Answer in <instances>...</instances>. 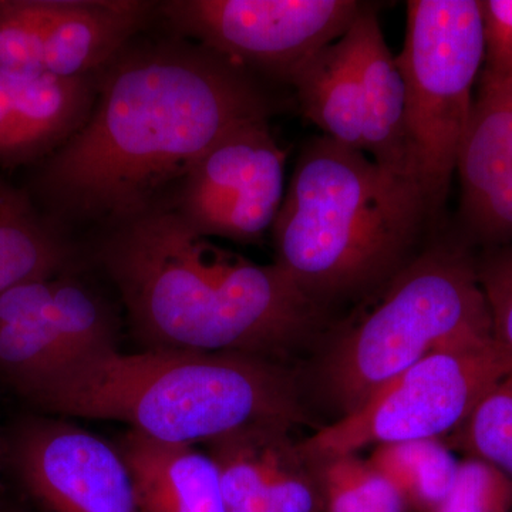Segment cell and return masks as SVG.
Here are the masks:
<instances>
[{"label": "cell", "instance_id": "obj_11", "mask_svg": "<svg viewBox=\"0 0 512 512\" xmlns=\"http://www.w3.org/2000/svg\"><path fill=\"white\" fill-rule=\"evenodd\" d=\"M9 457L26 493L46 512H143L120 448L74 424L23 421Z\"/></svg>", "mask_w": 512, "mask_h": 512}, {"label": "cell", "instance_id": "obj_23", "mask_svg": "<svg viewBox=\"0 0 512 512\" xmlns=\"http://www.w3.org/2000/svg\"><path fill=\"white\" fill-rule=\"evenodd\" d=\"M42 73L37 0H0V74L25 80Z\"/></svg>", "mask_w": 512, "mask_h": 512}, {"label": "cell", "instance_id": "obj_13", "mask_svg": "<svg viewBox=\"0 0 512 512\" xmlns=\"http://www.w3.org/2000/svg\"><path fill=\"white\" fill-rule=\"evenodd\" d=\"M456 171L468 237L484 248L512 244V83L478 79Z\"/></svg>", "mask_w": 512, "mask_h": 512}, {"label": "cell", "instance_id": "obj_7", "mask_svg": "<svg viewBox=\"0 0 512 512\" xmlns=\"http://www.w3.org/2000/svg\"><path fill=\"white\" fill-rule=\"evenodd\" d=\"M512 362L495 343L437 350L373 394L356 412L299 441L309 461L367 447L454 436Z\"/></svg>", "mask_w": 512, "mask_h": 512}, {"label": "cell", "instance_id": "obj_16", "mask_svg": "<svg viewBox=\"0 0 512 512\" xmlns=\"http://www.w3.org/2000/svg\"><path fill=\"white\" fill-rule=\"evenodd\" d=\"M117 447L130 467L143 512H228L220 470L210 454L133 430Z\"/></svg>", "mask_w": 512, "mask_h": 512}, {"label": "cell", "instance_id": "obj_10", "mask_svg": "<svg viewBox=\"0 0 512 512\" xmlns=\"http://www.w3.org/2000/svg\"><path fill=\"white\" fill-rule=\"evenodd\" d=\"M116 346L106 303L67 276L0 293V379L23 393L60 367Z\"/></svg>", "mask_w": 512, "mask_h": 512}, {"label": "cell", "instance_id": "obj_3", "mask_svg": "<svg viewBox=\"0 0 512 512\" xmlns=\"http://www.w3.org/2000/svg\"><path fill=\"white\" fill-rule=\"evenodd\" d=\"M20 396L46 412L121 421L148 439L205 444L259 423L305 420L296 377L274 360L235 353L117 346L73 360Z\"/></svg>", "mask_w": 512, "mask_h": 512}, {"label": "cell", "instance_id": "obj_26", "mask_svg": "<svg viewBox=\"0 0 512 512\" xmlns=\"http://www.w3.org/2000/svg\"><path fill=\"white\" fill-rule=\"evenodd\" d=\"M484 62L478 79L512 83V0L480 2Z\"/></svg>", "mask_w": 512, "mask_h": 512}, {"label": "cell", "instance_id": "obj_21", "mask_svg": "<svg viewBox=\"0 0 512 512\" xmlns=\"http://www.w3.org/2000/svg\"><path fill=\"white\" fill-rule=\"evenodd\" d=\"M311 464L325 512H409L393 485L357 454Z\"/></svg>", "mask_w": 512, "mask_h": 512}, {"label": "cell", "instance_id": "obj_18", "mask_svg": "<svg viewBox=\"0 0 512 512\" xmlns=\"http://www.w3.org/2000/svg\"><path fill=\"white\" fill-rule=\"evenodd\" d=\"M97 74V73H96ZM16 163L63 146L89 120L96 103L97 76L52 73L12 80ZM59 146V147H60Z\"/></svg>", "mask_w": 512, "mask_h": 512}, {"label": "cell", "instance_id": "obj_22", "mask_svg": "<svg viewBox=\"0 0 512 512\" xmlns=\"http://www.w3.org/2000/svg\"><path fill=\"white\" fill-rule=\"evenodd\" d=\"M453 440L512 484V370L488 390Z\"/></svg>", "mask_w": 512, "mask_h": 512}, {"label": "cell", "instance_id": "obj_9", "mask_svg": "<svg viewBox=\"0 0 512 512\" xmlns=\"http://www.w3.org/2000/svg\"><path fill=\"white\" fill-rule=\"evenodd\" d=\"M285 160L269 120L252 121L192 165L164 207L201 237L258 242L284 202Z\"/></svg>", "mask_w": 512, "mask_h": 512}, {"label": "cell", "instance_id": "obj_27", "mask_svg": "<svg viewBox=\"0 0 512 512\" xmlns=\"http://www.w3.org/2000/svg\"><path fill=\"white\" fill-rule=\"evenodd\" d=\"M0 161L16 163V128L12 82L3 74H0Z\"/></svg>", "mask_w": 512, "mask_h": 512}, {"label": "cell", "instance_id": "obj_25", "mask_svg": "<svg viewBox=\"0 0 512 512\" xmlns=\"http://www.w3.org/2000/svg\"><path fill=\"white\" fill-rule=\"evenodd\" d=\"M476 269L490 309L495 345L512 362V244L484 248L476 256Z\"/></svg>", "mask_w": 512, "mask_h": 512}, {"label": "cell", "instance_id": "obj_1", "mask_svg": "<svg viewBox=\"0 0 512 512\" xmlns=\"http://www.w3.org/2000/svg\"><path fill=\"white\" fill-rule=\"evenodd\" d=\"M99 74L89 120L39 185L63 214L113 228L157 208L218 141L276 109L251 72L180 36L127 45Z\"/></svg>", "mask_w": 512, "mask_h": 512}, {"label": "cell", "instance_id": "obj_4", "mask_svg": "<svg viewBox=\"0 0 512 512\" xmlns=\"http://www.w3.org/2000/svg\"><path fill=\"white\" fill-rule=\"evenodd\" d=\"M427 218L419 185L363 151L315 137L272 225L275 264L328 309L389 284L412 261Z\"/></svg>", "mask_w": 512, "mask_h": 512}, {"label": "cell", "instance_id": "obj_2", "mask_svg": "<svg viewBox=\"0 0 512 512\" xmlns=\"http://www.w3.org/2000/svg\"><path fill=\"white\" fill-rule=\"evenodd\" d=\"M100 256L150 349L278 362L328 319L281 266L217 247L164 205L114 227Z\"/></svg>", "mask_w": 512, "mask_h": 512}, {"label": "cell", "instance_id": "obj_6", "mask_svg": "<svg viewBox=\"0 0 512 512\" xmlns=\"http://www.w3.org/2000/svg\"><path fill=\"white\" fill-rule=\"evenodd\" d=\"M430 220L446 204L458 150L484 62L483 22L476 0H412L406 39L396 57Z\"/></svg>", "mask_w": 512, "mask_h": 512}, {"label": "cell", "instance_id": "obj_5", "mask_svg": "<svg viewBox=\"0 0 512 512\" xmlns=\"http://www.w3.org/2000/svg\"><path fill=\"white\" fill-rule=\"evenodd\" d=\"M491 343L476 258L458 245H439L413 258L369 312L340 330L316 377L338 420L431 353Z\"/></svg>", "mask_w": 512, "mask_h": 512}, {"label": "cell", "instance_id": "obj_24", "mask_svg": "<svg viewBox=\"0 0 512 512\" xmlns=\"http://www.w3.org/2000/svg\"><path fill=\"white\" fill-rule=\"evenodd\" d=\"M431 512H512V484L490 464L466 457L450 493Z\"/></svg>", "mask_w": 512, "mask_h": 512}, {"label": "cell", "instance_id": "obj_15", "mask_svg": "<svg viewBox=\"0 0 512 512\" xmlns=\"http://www.w3.org/2000/svg\"><path fill=\"white\" fill-rule=\"evenodd\" d=\"M43 67L56 76L99 73L143 29L154 3L37 0Z\"/></svg>", "mask_w": 512, "mask_h": 512}, {"label": "cell", "instance_id": "obj_12", "mask_svg": "<svg viewBox=\"0 0 512 512\" xmlns=\"http://www.w3.org/2000/svg\"><path fill=\"white\" fill-rule=\"evenodd\" d=\"M292 426L259 423L207 443L228 512H318V483Z\"/></svg>", "mask_w": 512, "mask_h": 512}, {"label": "cell", "instance_id": "obj_19", "mask_svg": "<svg viewBox=\"0 0 512 512\" xmlns=\"http://www.w3.org/2000/svg\"><path fill=\"white\" fill-rule=\"evenodd\" d=\"M66 245L39 220L22 192L8 188L0 204V293L59 276Z\"/></svg>", "mask_w": 512, "mask_h": 512}, {"label": "cell", "instance_id": "obj_28", "mask_svg": "<svg viewBox=\"0 0 512 512\" xmlns=\"http://www.w3.org/2000/svg\"><path fill=\"white\" fill-rule=\"evenodd\" d=\"M8 185L0 184V204H2L3 197H5L6 191H8Z\"/></svg>", "mask_w": 512, "mask_h": 512}, {"label": "cell", "instance_id": "obj_17", "mask_svg": "<svg viewBox=\"0 0 512 512\" xmlns=\"http://www.w3.org/2000/svg\"><path fill=\"white\" fill-rule=\"evenodd\" d=\"M286 83L323 136L365 153L362 86L348 33L309 57Z\"/></svg>", "mask_w": 512, "mask_h": 512}, {"label": "cell", "instance_id": "obj_20", "mask_svg": "<svg viewBox=\"0 0 512 512\" xmlns=\"http://www.w3.org/2000/svg\"><path fill=\"white\" fill-rule=\"evenodd\" d=\"M366 461L393 485L409 512L433 511L450 493L460 467L441 440L383 444Z\"/></svg>", "mask_w": 512, "mask_h": 512}, {"label": "cell", "instance_id": "obj_8", "mask_svg": "<svg viewBox=\"0 0 512 512\" xmlns=\"http://www.w3.org/2000/svg\"><path fill=\"white\" fill-rule=\"evenodd\" d=\"M355 0H171L160 9L178 36L282 82L348 32Z\"/></svg>", "mask_w": 512, "mask_h": 512}, {"label": "cell", "instance_id": "obj_14", "mask_svg": "<svg viewBox=\"0 0 512 512\" xmlns=\"http://www.w3.org/2000/svg\"><path fill=\"white\" fill-rule=\"evenodd\" d=\"M346 33L362 86L365 154L384 170L412 181L421 190L402 73L386 45L375 8L365 5Z\"/></svg>", "mask_w": 512, "mask_h": 512}]
</instances>
